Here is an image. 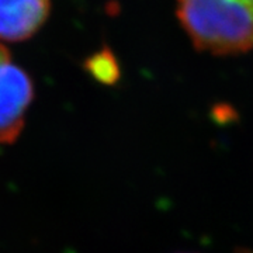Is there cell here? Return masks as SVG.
<instances>
[{"instance_id": "6da1fadb", "label": "cell", "mask_w": 253, "mask_h": 253, "mask_svg": "<svg viewBox=\"0 0 253 253\" xmlns=\"http://www.w3.org/2000/svg\"><path fill=\"white\" fill-rule=\"evenodd\" d=\"M177 16L200 51L232 55L253 48V0H177Z\"/></svg>"}, {"instance_id": "7a4b0ae2", "label": "cell", "mask_w": 253, "mask_h": 253, "mask_svg": "<svg viewBox=\"0 0 253 253\" xmlns=\"http://www.w3.org/2000/svg\"><path fill=\"white\" fill-rule=\"evenodd\" d=\"M33 99L31 78L0 44V144L11 145L20 138Z\"/></svg>"}, {"instance_id": "3957f363", "label": "cell", "mask_w": 253, "mask_h": 253, "mask_svg": "<svg viewBox=\"0 0 253 253\" xmlns=\"http://www.w3.org/2000/svg\"><path fill=\"white\" fill-rule=\"evenodd\" d=\"M48 14L49 0H0V40H27L45 23Z\"/></svg>"}, {"instance_id": "277c9868", "label": "cell", "mask_w": 253, "mask_h": 253, "mask_svg": "<svg viewBox=\"0 0 253 253\" xmlns=\"http://www.w3.org/2000/svg\"><path fill=\"white\" fill-rule=\"evenodd\" d=\"M86 69L96 81L101 82L104 84L116 83L120 76V69H118L116 58L111 55L110 51H106V49L100 51L93 55L90 59H87Z\"/></svg>"}]
</instances>
